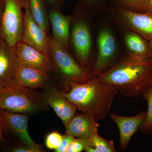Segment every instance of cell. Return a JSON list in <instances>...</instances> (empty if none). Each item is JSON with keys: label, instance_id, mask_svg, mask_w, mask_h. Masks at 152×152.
<instances>
[{"label": "cell", "instance_id": "6da1fadb", "mask_svg": "<svg viewBox=\"0 0 152 152\" xmlns=\"http://www.w3.org/2000/svg\"><path fill=\"white\" fill-rule=\"evenodd\" d=\"M96 77L100 81L114 86L125 96H140L152 87V58L128 56Z\"/></svg>", "mask_w": 152, "mask_h": 152}, {"label": "cell", "instance_id": "7a4b0ae2", "mask_svg": "<svg viewBox=\"0 0 152 152\" xmlns=\"http://www.w3.org/2000/svg\"><path fill=\"white\" fill-rule=\"evenodd\" d=\"M66 83L71 89L63 93L64 96L77 110L90 115L96 121L105 118L118 92L115 87L100 81L96 77L86 83Z\"/></svg>", "mask_w": 152, "mask_h": 152}, {"label": "cell", "instance_id": "3957f363", "mask_svg": "<svg viewBox=\"0 0 152 152\" xmlns=\"http://www.w3.org/2000/svg\"><path fill=\"white\" fill-rule=\"evenodd\" d=\"M0 109L33 114L48 109L42 94L12 83L3 89L0 96Z\"/></svg>", "mask_w": 152, "mask_h": 152}, {"label": "cell", "instance_id": "277c9868", "mask_svg": "<svg viewBox=\"0 0 152 152\" xmlns=\"http://www.w3.org/2000/svg\"><path fill=\"white\" fill-rule=\"evenodd\" d=\"M4 9L0 21V39L10 48L22 42L24 26L25 1L3 0Z\"/></svg>", "mask_w": 152, "mask_h": 152}, {"label": "cell", "instance_id": "5b68a950", "mask_svg": "<svg viewBox=\"0 0 152 152\" xmlns=\"http://www.w3.org/2000/svg\"><path fill=\"white\" fill-rule=\"evenodd\" d=\"M70 29V45L80 64L89 70L88 67L92 49L91 33L84 10L75 12ZM92 72V71H91Z\"/></svg>", "mask_w": 152, "mask_h": 152}, {"label": "cell", "instance_id": "8992f818", "mask_svg": "<svg viewBox=\"0 0 152 152\" xmlns=\"http://www.w3.org/2000/svg\"><path fill=\"white\" fill-rule=\"evenodd\" d=\"M51 57L59 73L66 83H86L94 78L91 71L82 66L70 54L69 50L57 43L52 37Z\"/></svg>", "mask_w": 152, "mask_h": 152}, {"label": "cell", "instance_id": "52a82bcc", "mask_svg": "<svg viewBox=\"0 0 152 152\" xmlns=\"http://www.w3.org/2000/svg\"><path fill=\"white\" fill-rule=\"evenodd\" d=\"M115 15L126 31L137 33L147 40H152V13L120 7Z\"/></svg>", "mask_w": 152, "mask_h": 152}, {"label": "cell", "instance_id": "ba28073f", "mask_svg": "<svg viewBox=\"0 0 152 152\" xmlns=\"http://www.w3.org/2000/svg\"><path fill=\"white\" fill-rule=\"evenodd\" d=\"M24 26L22 42L51 57L50 37L33 19L28 0H25Z\"/></svg>", "mask_w": 152, "mask_h": 152}, {"label": "cell", "instance_id": "9c48e42d", "mask_svg": "<svg viewBox=\"0 0 152 152\" xmlns=\"http://www.w3.org/2000/svg\"><path fill=\"white\" fill-rule=\"evenodd\" d=\"M14 49L20 64L48 74L57 73L51 57L38 49L22 42L17 44Z\"/></svg>", "mask_w": 152, "mask_h": 152}, {"label": "cell", "instance_id": "30bf717a", "mask_svg": "<svg viewBox=\"0 0 152 152\" xmlns=\"http://www.w3.org/2000/svg\"><path fill=\"white\" fill-rule=\"evenodd\" d=\"M98 54L92 69L93 77H96L111 62L117 51L115 38L108 27L101 29L97 38Z\"/></svg>", "mask_w": 152, "mask_h": 152}, {"label": "cell", "instance_id": "8fae6325", "mask_svg": "<svg viewBox=\"0 0 152 152\" xmlns=\"http://www.w3.org/2000/svg\"><path fill=\"white\" fill-rule=\"evenodd\" d=\"M0 114L4 123L6 129L12 133L26 145L42 149V146L35 142L28 132L29 116L26 114L19 113L0 109Z\"/></svg>", "mask_w": 152, "mask_h": 152}, {"label": "cell", "instance_id": "7c38bea8", "mask_svg": "<svg viewBox=\"0 0 152 152\" xmlns=\"http://www.w3.org/2000/svg\"><path fill=\"white\" fill-rule=\"evenodd\" d=\"M49 74L18 62L12 83L31 89L45 88L50 80Z\"/></svg>", "mask_w": 152, "mask_h": 152}, {"label": "cell", "instance_id": "4fadbf2b", "mask_svg": "<svg viewBox=\"0 0 152 152\" xmlns=\"http://www.w3.org/2000/svg\"><path fill=\"white\" fill-rule=\"evenodd\" d=\"M42 94L47 105L53 110L65 127L75 114L77 110L75 106L63 93L54 88H47Z\"/></svg>", "mask_w": 152, "mask_h": 152}, {"label": "cell", "instance_id": "5bb4252c", "mask_svg": "<svg viewBox=\"0 0 152 152\" xmlns=\"http://www.w3.org/2000/svg\"><path fill=\"white\" fill-rule=\"evenodd\" d=\"M49 18L52 27V37L62 46L69 50L70 48V29L73 17L64 15L59 10L50 9Z\"/></svg>", "mask_w": 152, "mask_h": 152}, {"label": "cell", "instance_id": "9a60e30c", "mask_svg": "<svg viewBox=\"0 0 152 152\" xmlns=\"http://www.w3.org/2000/svg\"><path fill=\"white\" fill-rule=\"evenodd\" d=\"M146 112L140 111L133 116L125 117L111 113V119L116 124L119 129L120 148L125 150L127 148L129 142L139 127L143 122Z\"/></svg>", "mask_w": 152, "mask_h": 152}, {"label": "cell", "instance_id": "2e32d148", "mask_svg": "<svg viewBox=\"0 0 152 152\" xmlns=\"http://www.w3.org/2000/svg\"><path fill=\"white\" fill-rule=\"evenodd\" d=\"M18 61L14 48L0 39V87L5 88L12 83Z\"/></svg>", "mask_w": 152, "mask_h": 152}, {"label": "cell", "instance_id": "e0dca14e", "mask_svg": "<svg viewBox=\"0 0 152 152\" xmlns=\"http://www.w3.org/2000/svg\"><path fill=\"white\" fill-rule=\"evenodd\" d=\"M88 114L74 115L65 126L66 133L77 138H88L98 133L99 125Z\"/></svg>", "mask_w": 152, "mask_h": 152}, {"label": "cell", "instance_id": "ac0fdd59", "mask_svg": "<svg viewBox=\"0 0 152 152\" xmlns=\"http://www.w3.org/2000/svg\"><path fill=\"white\" fill-rule=\"evenodd\" d=\"M129 56L138 59L152 58L148 41L132 31H126L124 35Z\"/></svg>", "mask_w": 152, "mask_h": 152}, {"label": "cell", "instance_id": "d6986e66", "mask_svg": "<svg viewBox=\"0 0 152 152\" xmlns=\"http://www.w3.org/2000/svg\"><path fill=\"white\" fill-rule=\"evenodd\" d=\"M31 15L35 21L48 34L50 28L49 11L45 0H28Z\"/></svg>", "mask_w": 152, "mask_h": 152}, {"label": "cell", "instance_id": "ffe728a7", "mask_svg": "<svg viewBox=\"0 0 152 152\" xmlns=\"http://www.w3.org/2000/svg\"><path fill=\"white\" fill-rule=\"evenodd\" d=\"M148 103V111L143 122L139 127V130L143 134H152V87L142 95Z\"/></svg>", "mask_w": 152, "mask_h": 152}, {"label": "cell", "instance_id": "44dd1931", "mask_svg": "<svg viewBox=\"0 0 152 152\" xmlns=\"http://www.w3.org/2000/svg\"><path fill=\"white\" fill-rule=\"evenodd\" d=\"M92 146L94 147L98 152H116L113 141L108 140L99 135L98 133L90 137Z\"/></svg>", "mask_w": 152, "mask_h": 152}, {"label": "cell", "instance_id": "7402d4cb", "mask_svg": "<svg viewBox=\"0 0 152 152\" xmlns=\"http://www.w3.org/2000/svg\"><path fill=\"white\" fill-rule=\"evenodd\" d=\"M89 146H92L90 138H77L74 137L69 145L67 152H80L85 151L86 148Z\"/></svg>", "mask_w": 152, "mask_h": 152}, {"label": "cell", "instance_id": "603a6c76", "mask_svg": "<svg viewBox=\"0 0 152 152\" xmlns=\"http://www.w3.org/2000/svg\"><path fill=\"white\" fill-rule=\"evenodd\" d=\"M62 135L58 131H55L48 134L45 139L46 147L50 150H55L59 146Z\"/></svg>", "mask_w": 152, "mask_h": 152}, {"label": "cell", "instance_id": "cb8c5ba5", "mask_svg": "<svg viewBox=\"0 0 152 152\" xmlns=\"http://www.w3.org/2000/svg\"><path fill=\"white\" fill-rule=\"evenodd\" d=\"M130 10L152 14V0H137Z\"/></svg>", "mask_w": 152, "mask_h": 152}, {"label": "cell", "instance_id": "d4e9b609", "mask_svg": "<svg viewBox=\"0 0 152 152\" xmlns=\"http://www.w3.org/2000/svg\"><path fill=\"white\" fill-rule=\"evenodd\" d=\"M75 137L69 134H66L62 135V138L59 146L54 150L56 152H67L68 147L71 142Z\"/></svg>", "mask_w": 152, "mask_h": 152}, {"label": "cell", "instance_id": "484cf974", "mask_svg": "<svg viewBox=\"0 0 152 152\" xmlns=\"http://www.w3.org/2000/svg\"><path fill=\"white\" fill-rule=\"evenodd\" d=\"M11 152H42L43 151L42 149L35 148L26 145H19L12 147L10 150Z\"/></svg>", "mask_w": 152, "mask_h": 152}, {"label": "cell", "instance_id": "4316f807", "mask_svg": "<svg viewBox=\"0 0 152 152\" xmlns=\"http://www.w3.org/2000/svg\"><path fill=\"white\" fill-rule=\"evenodd\" d=\"M50 9L61 10V8L64 4V0H45Z\"/></svg>", "mask_w": 152, "mask_h": 152}, {"label": "cell", "instance_id": "83f0119b", "mask_svg": "<svg viewBox=\"0 0 152 152\" xmlns=\"http://www.w3.org/2000/svg\"><path fill=\"white\" fill-rule=\"evenodd\" d=\"M6 130H7V129H6L4 123L0 114V143L3 142L5 141L4 137V133Z\"/></svg>", "mask_w": 152, "mask_h": 152}, {"label": "cell", "instance_id": "f1b7e54d", "mask_svg": "<svg viewBox=\"0 0 152 152\" xmlns=\"http://www.w3.org/2000/svg\"><path fill=\"white\" fill-rule=\"evenodd\" d=\"M137 1V0H119V1L123 7L130 9Z\"/></svg>", "mask_w": 152, "mask_h": 152}, {"label": "cell", "instance_id": "f546056e", "mask_svg": "<svg viewBox=\"0 0 152 152\" xmlns=\"http://www.w3.org/2000/svg\"><path fill=\"white\" fill-rule=\"evenodd\" d=\"M100 1V0H82V1L84 3L83 6L88 7L94 5Z\"/></svg>", "mask_w": 152, "mask_h": 152}, {"label": "cell", "instance_id": "4dcf8cb0", "mask_svg": "<svg viewBox=\"0 0 152 152\" xmlns=\"http://www.w3.org/2000/svg\"><path fill=\"white\" fill-rule=\"evenodd\" d=\"M85 151L87 152H98L97 151L94 147L92 146L87 147L85 150Z\"/></svg>", "mask_w": 152, "mask_h": 152}, {"label": "cell", "instance_id": "1f68e13d", "mask_svg": "<svg viewBox=\"0 0 152 152\" xmlns=\"http://www.w3.org/2000/svg\"><path fill=\"white\" fill-rule=\"evenodd\" d=\"M4 4L3 0H0V21H1V17L4 9Z\"/></svg>", "mask_w": 152, "mask_h": 152}, {"label": "cell", "instance_id": "d6a6232c", "mask_svg": "<svg viewBox=\"0 0 152 152\" xmlns=\"http://www.w3.org/2000/svg\"><path fill=\"white\" fill-rule=\"evenodd\" d=\"M149 43L150 48H151V51L152 56V40L149 41Z\"/></svg>", "mask_w": 152, "mask_h": 152}, {"label": "cell", "instance_id": "836d02e7", "mask_svg": "<svg viewBox=\"0 0 152 152\" xmlns=\"http://www.w3.org/2000/svg\"><path fill=\"white\" fill-rule=\"evenodd\" d=\"M3 90V88H1L0 87V96H1V94Z\"/></svg>", "mask_w": 152, "mask_h": 152}, {"label": "cell", "instance_id": "e575fe53", "mask_svg": "<svg viewBox=\"0 0 152 152\" xmlns=\"http://www.w3.org/2000/svg\"><path fill=\"white\" fill-rule=\"evenodd\" d=\"M24 1H25V0H23Z\"/></svg>", "mask_w": 152, "mask_h": 152}]
</instances>
